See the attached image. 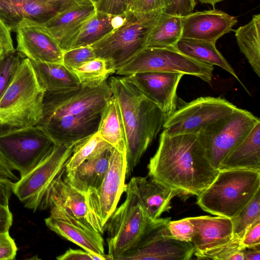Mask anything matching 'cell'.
Instances as JSON below:
<instances>
[{"label":"cell","mask_w":260,"mask_h":260,"mask_svg":"<svg viewBox=\"0 0 260 260\" xmlns=\"http://www.w3.org/2000/svg\"><path fill=\"white\" fill-rule=\"evenodd\" d=\"M112 92L106 81L96 87L80 85L61 92H45L38 123L55 144H76L98 131Z\"/></svg>","instance_id":"obj_1"},{"label":"cell","mask_w":260,"mask_h":260,"mask_svg":"<svg viewBox=\"0 0 260 260\" xmlns=\"http://www.w3.org/2000/svg\"><path fill=\"white\" fill-rule=\"evenodd\" d=\"M148 169L150 178L186 197L199 196L218 173L206 157L197 135L169 136L164 131Z\"/></svg>","instance_id":"obj_2"},{"label":"cell","mask_w":260,"mask_h":260,"mask_svg":"<svg viewBox=\"0 0 260 260\" xmlns=\"http://www.w3.org/2000/svg\"><path fill=\"white\" fill-rule=\"evenodd\" d=\"M108 83L119 105L126 136V177L163 128L166 117L154 103L124 77L111 76Z\"/></svg>","instance_id":"obj_3"},{"label":"cell","mask_w":260,"mask_h":260,"mask_svg":"<svg viewBox=\"0 0 260 260\" xmlns=\"http://www.w3.org/2000/svg\"><path fill=\"white\" fill-rule=\"evenodd\" d=\"M45 93L30 60L24 57L0 97L1 126L17 128L38 124L43 117Z\"/></svg>","instance_id":"obj_4"},{"label":"cell","mask_w":260,"mask_h":260,"mask_svg":"<svg viewBox=\"0 0 260 260\" xmlns=\"http://www.w3.org/2000/svg\"><path fill=\"white\" fill-rule=\"evenodd\" d=\"M259 189L260 171L219 170L211 184L197 196V203L205 212L231 218L242 211Z\"/></svg>","instance_id":"obj_5"},{"label":"cell","mask_w":260,"mask_h":260,"mask_svg":"<svg viewBox=\"0 0 260 260\" xmlns=\"http://www.w3.org/2000/svg\"><path fill=\"white\" fill-rule=\"evenodd\" d=\"M162 11L139 12L128 10L120 26L90 46L96 57L105 59L115 73L146 47L148 37Z\"/></svg>","instance_id":"obj_6"},{"label":"cell","mask_w":260,"mask_h":260,"mask_svg":"<svg viewBox=\"0 0 260 260\" xmlns=\"http://www.w3.org/2000/svg\"><path fill=\"white\" fill-rule=\"evenodd\" d=\"M54 144L39 124L24 127H0V157L20 177L34 169Z\"/></svg>","instance_id":"obj_7"},{"label":"cell","mask_w":260,"mask_h":260,"mask_svg":"<svg viewBox=\"0 0 260 260\" xmlns=\"http://www.w3.org/2000/svg\"><path fill=\"white\" fill-rule=\"evenodd\" d=\"M76 144H54L34 169L13 182L12 192L25 208L34 211L46 209V198L51 186L65 171L66 164Z\"/></svg>","instance_id":"obj_8"},{"label":"cell","mask_w":260,"mask_h":260,"mask_svg":"<svg viewBox=\"0 0 260 260\" xmlns=\"http://www.w3.org/2000/svg\"><path fill=\"white\" fill-rule=\"evenodd\" d=\"M258 122V117L237 107L197 135L206 157L214 168L219 170L225 157Z\"/></svg>","instance_id":"obj_9"},{"label":"cell","mask_w":260,"mask_h":260,"mask_svg":"<svg viewBox=\"0 0 260 260\" xmlns=\"http://www.w3.org/2000/svg\"><path fill=\"white\" fill-rule=\"evenodd\" d=\"M124 192L126 193L124 202L116 208L105 226L109 260H116L134 246L152 220L129 183L125 184Z\"/></svg>","instance_id":"obj_10"},{"label":"cell","mask_w":260,"mask_h":260,"mask_svg":"<svg viewBox=\"0 0 260 260\" xmlns=\"http://www.w3.org/2000/svg\"><path fill=\"white\" fill-rule=\"evenodd\" d=\"M213 66L202 62L175 48L146 47L115 72L124 76L146 72L181 73L210 83Z\"/></svg>","instance_id":"obj_11"},{"label":"cell","mask_w":260,"mask_h":260,"mask_svg":"<svg viewBox=\"0 0 260 260\" xmlns=\"http://www.w3.org/2000/svg\"><path fill=\"white\" fill-rule=\"evenodd\" d=\"M171 218L150 221L137 243L116 260H188L194 254L190 242L176 239L171 234Z\"/></svg>","instance_id":"obj_12"},{"label":"cell","mask_w":260,"mask_h":260,"mask_svg":"<svg viewBox=\"0 0 260 260\" xmlns=\"http://www.w3.org/2000/svg\"><path fill=\"white\" fill-rule=\"evenodd\" d=\"M237 108L221 97H200L177 108L165 120L164 131L169 136L197 135Z\"/></svg>","instance_id":"obj_13"},{"label":"cell","mask_w":260,"mask_h":260,"mask_svg":"<svg viewBox=\"0 0 260 260\" xmlns=\"http://www.w3.org/2000/svg\"><path fill=\"white\" fill-rule=\"evenodd\" d=\"M126 172V153L113 147L109 167L101 184L97 189H89L86 192L87 205L102 234L124 192Z\"/></svg>","instance_id":"obj_14"},{"label":"cell","mask_w":260,"mask_h":260,"mask_svg":"<svg viewBox=\"0 0 260 260\" xmlns=\"http://www.w3.org/2000/svg\"><path fill=\"white\" fill-rule=\"evenodd\" d=\"M64 173L54 181L47 196L45 208H50V216L102 234L87 205L86 193L73 187Z\"/></svg>","instance_id":"obj_15"},{"label":"cell","mask_w":260,"mask_h":260,"mask_svg":"<svg viewBox=\"0 0 260 260\" xmlns=\"http://www.w3.org/2000/svg\"><path fill=\"white\" fill-rule=\"evenodd\" d=\"M181 73L146 72L125 77L160 109L166 118L177 108V89Z\"/></svg>","instance_id":"obj_16"},{"label":"cell","mask_w":260,"mask_h":260,"mask_svg":"<svg viewBox=\"0 0 260 260\" xmlns=\"http://www.w3.org/2000/svg\"><path fill=\"white\" fill-rule=\"evenodd\" d=\"M16 51L31 61L62 63L63 51L41 23L28 19L16 28Z\"/></svg>","instance_id":"obj_17"},{"label":"cell","mask_w":260,"mask_h":260,"mask_svg":"<svg viewBox=\"0 0 260 260\" xmlns=\"http://www.w3.org/2000/svg\"><path fill=\"white\" fill-rule=\"evenodd\" d=\"M95 4L84 0L41 23L63 51L71 49L84 24L96 12Z\"/></svg>","instance_id":"obj_18"},{"label":"cell","mask_w":260,"mask_h":260,"mask_svg":"<svg viewBox=\"0 0 260 260\" xmlns=\"http://www.w3.org/2000/svg\"><path fill=\"white\" fill-rule=\"evenodd\" d=\"M237 18L219 10L192 12L182 16L181 38L215 43L224 35L233 30Z\"/></svg>","instance_id":"obj_19"},{"label":"cell","mask_w":260,"mask_h":260,"mask_svg":"<svg viewBox=\"0 0 260 260\" xmlns=\"http://www.w3.org/2000/svg\"><path fill=\"white\" fill-rule=\"evenodd\" d=\"M58 12L47 0H0V19L11 31L25 19L42 23Z\"/></svg>","instance_id":"obj_20"},{"label":"cell","mask_w":260,"mask_h":260,"mask_svg":"<svg viewBox=\"0 0 260 260\" xmlns=\"http://www.w3.org/2000/svg\"><path fill=\"white\" fill-rule=\"evenodd\" d=\"M189 218L194 225L191 242L194 252L203 251L225 243L234 236L230 218L201 216Z\"/></svg>","instance_id":"obj_21"},{"label":"cell","mask_w":260,"mask_h":260,"mask_svg":"<svg viewBox=\"0 0 260 260\" xmlns=\"http://www.w3.org/2000/svg\"><path fill=\"white\" fill-rule=\"evenodd\" d=\"M128 183L150 219L159 218L171 209V201L180 193L155 181L143 177H133Z\"/></svg>","instance_id":"obj_22"},{"label":"cell","mask_w":260,"mask_h":260,"mask_svg":"<svg viewBox=\"0 0 260 260\" xmlns=\"http://www.w3.org/2000/svg\"><path fill=\"white\" fill-rule=\"evenodd\" d=\"M222 169L260 171V122L223 159L219 167Z\"/></svg>","instance_id":"obj_23"},{"label":"cell","mask_w":260,"mask_h":260,"mask_svg":"<svg viewBox=\"0 0 260 260\" xmlns=\"http://www.w3.org/2000/svg\"><path fill=\"white\" fill-rule=\"evenodd\" d=\"M45 223L50 230L84 250L96 255H106L104 239L100 233L79 227L50 216L45 219Z\"/></svg>","instance_id":"obj_24"},{"label":"cell","mask_w":260,"mask_h":260,"mask_svg":"<svg viewBox=\"0 0 260 260\" xmlns=\"http://www.w3.org/2000/svg\"><path fill=\"white\" fill-rule=\"evenodd\" d=\"M112 148L83 161L70 177L64 174L65 179L73 187L84 193L89 189H97L108 170Z\"/></svg>","instance_id":"obj_25"},{"label":"cell","mask_w":260,"mask_h":260,"mask_svg":"<svg viewBox=\"0 0 260 260\" xmlns=\"http://www.w3.org/2000/svg\"><path fill=\"white\" fill-rule=\"evenodd\" d=\"M31 62L38 81L45 92H64L80 85L76 75L63 63Z\"/></svg>","instance_id":"obj_26"},{"label":"cell","mask_w":260,"mask_h":260,"mask_svg":"<svg viewBox=\"0 0 260 260\" xmlns=\"http://www.w3.org/2000/svg\"><path fill=\"white\" fill-rule=\"evenodd\" d=\"M126 12L114 15L96 10L84 24L71 49L91 46L103 39L123 23Z\"/></svg>","instance_id":"obj_27"},{"label":"cell","mask_w":260,"mask_h":260,"mask_svg":"<svg viewBox=\"0 0 260 260\" xmlns=\"http://www.w3.org/2000/svg\"><path fill=\"white\" fill-rule=\"evenodd\" d=\"M105 142L121 153H126V136L120 110L112 95L102 112L96 132Z\"/></svg>","instance_id":"obj_28"},{"label":"cell","mask_w":260,"mask_h":260,"mask_svg":"<svg viewBox=\"0 0 260 260\" xmlns=\"http://www.w3.org/2000/svg\"><path fill=\"white\" fill-rule=\"evenodd\" d=\"M175 49L196 60L221 68L236 78L248 91L232 66L218 50L215 43L194 39L181 38L176 43Z\"/></svg>","instance_id":"obj_29"},{"label":"cell","mask_w":260,"mask_h":260,"mask_svg":"<svg viewBox=\"0 0 260 260\" xmlns=\"http://www.w3.org/2000/svg\"><path fill=\"white\" fill-rule=\"evenodd\" d=\"M182 32V16L162 11L148 37L146 47L175 48Z\"/></svg>","instance_id":"obj_30"},{"label":"cell","mask_w":260,"mask_h":260,"mask_svg":"<svg viewBox=\"0 0 260 260\" xmlns=\"http://www.w3.org/2000/svg\"><path fill=\"white\" fill-rule=\"evenodd\" d=\"M233 30L241 52L260 77V14L254 15L248 23Z\"/></svg>","instance_id":"obj_31"},{"label":"cell","mask_w":260,"mask_h":260,"mask_svg":"<svg viewBox=\"0 0 260 260\" xmlns=\"http://www.w3.org/2000/svg\"><path fill=\"white\" fill-rule=\"evenodd\" d=\"M112 147L97 132L83 139L74 146L65 166L64 176L70 177L83 161Z\"/></svg>","instance_id":"obj_32"},{"label":"cell","mask_w":260,"mask_h":260,"mask_svg":"<svg viewBox=\"0 0 260 260\" xmlns=\"http://www.w3.org/2000/svg\"><path fill=\"white\" fill-rule=\"evenodd\" d=\"M71 71L76 75L80 84L90 87H96L107 81L114 72L108 66L106 61L96 57Z\"/></svg>","instance_id":"obj_33"},{"label":"cell","mask_w":260,"mask_h":260,"mask_svg":"<svg viewBox=\"0 0 260 260\" xmlns=\"http://www.w3.org/2000/svg\"><path fill=\"white\" fill-rule=\"evenodd\" d=\"M242 238L234 236L228 242L203 251L194 252L197 259L244 260Z\"/></svg>","instance_id":"obj_34"},{"label":"cell","mask_w":260,"mask_h":260,"mask_svg":"<svg viewBox=\"0 0 260 260\" xmlns=\"http://www.w3.org/2000/svg\"><path fill=\"white\" fill-rule=\"evenodd\" d=\"M260 219V190L236 216L231 218L233 235L242 238L247 229Z\"/></svg>","instance_id":"obj_35"},{"label":"cell","mask_w":260,"mask_h":260,"mask_svg":"<svg viewBox=\"0 0 260 260\" xmlns=\"http://www.w3.org/2000/svg\"><path fill=\"white\" fill-rule=\"evenodd\" d=\"M95 58L90 46L79 47L63 51L62 63L72 71Z\"/></svg>","instance_id":"obj_36"},{"label":"cell","mask_w":260,"mask_h":260,"mask_svg":"<svg viewBox=\"0 0 260 260\" xmlns=\"http://www.w3.org/2000/svg\"><path fill=\"white\" fill-rule=\"evenodd\" d=\"M24 57L16 50L0 59V97L7 88L16 68Z\"/></svg>","instance_id":"obj_37"},{"label":"cell","mask_w":260,"mask_h":260,"mask_svg":"<svg viewBox=\"0 0 260 260\" xmlns=\"http://www.w3.org/2000/svg\"><path fill=\"white\" fill-rule=\"evenodd\" d=\"M168 228L171 235L177 240L184 242L191 241L194 225L189 217L175 221H170Z\"/></svg>","instance_id":"obj_38"},{"label":"cell","mask_w":260,"mask_h":260,"mask_svg":"<svg viewBox=\"0 0 260 260\" xmlns=\"http://www.w3.org/2000/svg\"><path fill=\"white\" fill-rule=\"evenodd\" d=\"M171 4V0H134L128 10L139 12H148L159 10L165 12Z\"/></svg>","instance_id":"obj_39"},{"label":"cell","mask_w":260,"mask_h":260,"mask_svg":"<svg viewBox=\"0 0 260 260\" xmlns=\"http://www.w3.org/2000/svg\"><path fill=\"white\" fill-rule=\"evenodd\" d=\"M96 10L114 15L123 14L129 9V0H100L95 4Z\"/></svg>","instance_id":"obj_40"},{"label":"cell","mask_w":260,"mask_h":260,"mask_svg":"<svg viewBox=\"0 0 260 260\" xmlns=\"http://www.w3.org/2000/svg\"><path fill=\"white\" fill-rule=\"evenodd\" d=\"M17 247L14 239L8 233H0V260L15 258Z\"/></svg>","instance_id":"obj_41"},{"label":"cell","mask_w":260,"mask_h":260,"mask_svg":"<svg viewBox=\"0 0 260 260\" xmlns=\"http://www.w3.org/2000/svg\"><path fill=\"white\" fill-rule=\"evenodd\" d=\"M241 244L243 249L260 247V219L247 229L241 239Z\"/></svg>","instance_id":"obj_42"},{"label":"cell","mask_w":260,"mask_h":260,"mask_svg":"<svg viewBox=\"0 0 260 260\" xmlns=\"http://www.w3.org/2000/svg\"><path fill=\"white\" fill-rule=\"evenodd\" d=\"M11 32L9 27L0 19V59L16 50Z\"/></svg>","instance_id":"obj_43"},{"label":"cell","mask_w":260,"mask_h":260,"mask_svg":"<svg viewBox=\"0 0 260 260\" xmlns=\"http://www.w3.org/2000/svg\"><path fill=\"white\" fill-rule=\"evenodd\" d=\"M196 5L195 0H171V4L165 12L181 16L193 12Z\"/></svg>","instance_id":"obj_44"},{"label":"cell","mask_w":260,"mask_h":260,"mask_svg":"<svg viewBox=\"0 0 260 260\" xmlns=\"http://www.w3.org/2000/svg\"><path fill=\"white\" fill-rule=\"evenodd\" d=\"M58 260H92V253L80 249L69 248L63 254L56 257Z\"/></svg>","instance_id":"obj_45"},{"label":"cell","mask_w":260,"mask_h":260,"mask_svg":"<svg viewBox=\"0 0 260 260\" xmlns=\"http://www.w3.org/2000/svg\"><path fill=\"white\" fill-rule=\"evenodd\" d=\"M13 222L9 206L0 204V233H8Z\"/></svg>","instance_id":"obj_46"},{"label":"cell","mask_w":260,"mask_h":260,"mask_svg":"<svg viewBox=\"0 0 260 260\" xmlns=\"http://www.w3.org/2000/svg\"><path fill=\"white\" fill-rule=\"evenodd\" d=\"M11 180H0V204L9 206L12 192Z\"/></svg>","instance_id":"obj_47"},{"label":"cell","mask_w":260,"mask_h":260,"mask_svg":"<svg viewBox=\"0 0 260 260\" xmlns=\"http://www.w3.org/2000/svg\"><path fill=\"white\" fill-rule=\"evenodd\" d=\"M55 6L58 12L67 9L84 0H47Z\"/></svg>","instance_id":"obj_48"},{"label":"cell","mask_w":260,"mask_h":260,"mask_svg":"<svg viewBox=\"0 0 260 260\" xmlns=\"http://www.w3.org/2000/svg\"><path fill=\"white\" fill-rule=\"evenodd\" d=\"M260 247L247 248L243 250L244 260H260Z\"/></svg>","instance_id":"obj_49"},{"label":"cell","mask_w":260,"mask_h":260,"mask_svg":"<svg viewBox=\"0 0 260 260\" xmlns=\"http://www.w3.org/2000/svg\"><path fill=\"white\" fill-rule=\"evenodd\" d=\"M12 180L15 181L18 178L13 173L12 170L0 163V180Z\"/></svg>","instance_id":"obj_50"},{"label":"cell","mask_w":260,"mask_h":260,"mask_svg":"<svg viewBox=\"0 0 260 260\" xmlns=\"http://www.w3.org/2000/svg\"><path fill=\"white\" fill-rule=\"evenodd\" d=\"M223 1L224 0H199L202 4L210 5L213 8H214L216 4Z\"/></svg>","instance_id":"obj_51"},{"label":"cell","mask_w":260,"mask_h":260,"mask_svg":"<svg viewBox=\"0 0 260 260\" xmlns=\"http://www.w3.org/2000/svg\"><path fill=\"white\" fill-rule=\"evenodd\" d=\"M1 124L0 123V127H1ZM0 163L3 164L4 165L7 166L4 163V161L3 160V159H2V158L0 157Z\"/></svg>","instance_id":"obj_52"},{"label":"cell","mask_w":260,"mask_h":260,"mask_svg":"<svg viewBox=\"0 0 260 260\" xmlns=\"http://www.w3.org/2000/svg\"><path fill=\"white\" fill-rule=\"evenodd\" d=\"M92 2H93L94 3L96 4L100 0H90Z\"/></svg>","instance_id":"obj_53"},{"label":"cell","mask_w":260,"mask_h":260,"mask_svg":"<svg viewBox=\"0 0 260 260\" xmlns=\"http://www.w3.org/2000/svg\"><path fill=\"white\" fill-rule=\"evenodd\" d=\"M134 0H129V8L130 7L131 5H132V4L133 3V2H134Z\"/></svg>","instance_id":"obj_54"}]
</instances>
